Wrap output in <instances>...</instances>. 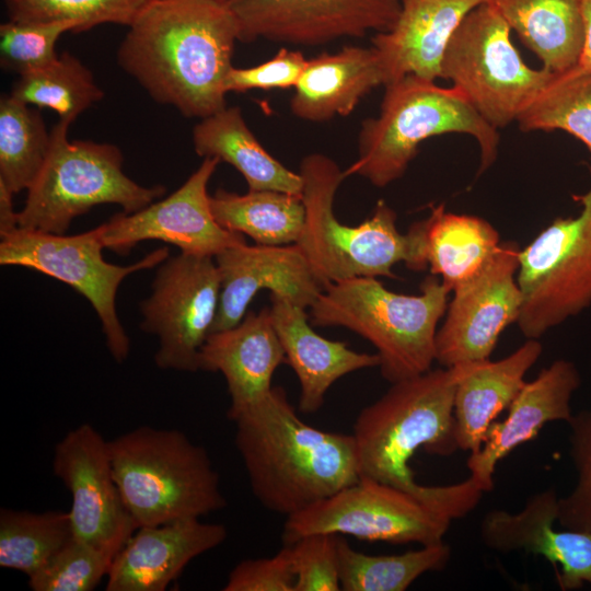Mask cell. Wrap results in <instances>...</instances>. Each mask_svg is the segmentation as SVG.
<instances>
[{"mask_svg": "<svg viewBox=\"0 0 591 591\" xmlns=\"http://www.w3.org/2000/svg\"><path fill=\"white\" fill-rule=\"evenodd\" d=\"M338 534L312 533L289 544L294 591H339Z\"/></svg>", "mask_w": 591, "mask_h": 591, "instance_id": "obj_40", "label": "cell"}, {"mask_svg": "<svg viewBox=\"0 0 591 591\" xmlns=\"http://www.w3.org/2000/svg\"><path fill=\"white\" fill-rule=\"evenodd\" d=\"M13 193L0 182V235L1 237L19 228L18 213L13 207Z\"/></svg>", "mask_w": 591, "mask_h": 591, "instance_id": "obj_43", "label": "cell"}, {"mask_svg": "<svg viewBox=\"0 0 591 591\" xmlns=\"http://www.w3.org/2000/svg\"><path fill=\"white\" fill-rule=\"evenodd\" d=\"M558 497L553 488L530 497L524 508L511 513L491 510L480 523V537L486 546L500 553L524 551L549 560L564 591L591 584V533L555 530Z\"/></svg>", "mask_w": 591, "mask_h": 591, "instance_id": "obj_19", "label": "cell"}, {"mask_svg": "<svg viewBox=\"0 0 591 591\" xmlns=\"http://www.w3.org/2000/svg\"><path fill=\"white\" fill-rule=\"evenodd\" d=\"M511 28L491 2L472 10L448 43L441 78L452 81L494 128L517 121L555 73L521 58Z\"/></svg>", "mask_w": 591, "mask_h": 591, "instance_id": "obj_9", "label": "cell"}, {"mask_svg": "<svg viewBox=\"0 0 591 591\" xmlns=\"http://www.w3.org/2000/svg\"><path fill=\"white\" fill-rule=\"evenodd\" d=\"M117 551L73 537L28 577L33 591H92L107 576Z\"/></svg>", "mask_w": 591, "mask_h": 591, "instance_id": "obj_37", "label": "cell"}, {"mask_svg": "<svg viewBox=\"0 0 591 591\" xmlns=\"http://www.w3.org/2000/svg\"><path fill=\"white\" fill-rule=\"evenodd\" d=\"M221 291L212 332L237 325L260 290L310 309L325 289L298 244L232 245L215 256Z\"/></svg>", "mask_w": 591, "mask_h": 591, "instance_id": "obj_18", "label": "cell"}, {"mask_svg": "<svg viewBox=\"0 0 591 591\" xmlns=\"http://www.w3.org/2000/svg\"><path fill=\"white\" fill-rule=\"evenodd\" d=\"M451 556L443 542L401 555L372 556L338 537V572L345 591H404L422 573L443 569Z\"/></svg>", "mask_w": 591, "mask_h": 591, "instance_id": "obj_31", "label": "cell"}, {"mask_svg": "<svg viewBox=\"0 0 591 591\" xmlns=\"http://www.w3.org/2000/svg\"><path fill=\"white\" fill-rule=\"evenodd\" d=\"M233 422L252 493L267 510L289 517L360 478L352 434L308 425L280 386Z\"/></svg>", "mask_w": 591, "mask_h": 591, "instance_id": "obj_3", "label": "cell"}, {"mask_svg": "<svg viewBox=\"0 0 591 591\" xmlns=\"http://www.w3.org/2000/svg\"><path fill=\"white\" fill-rule=\"evenodd\" d=\"M517 123L523 131L563 130L580 140L591 157V72L555 74Z\"/></svg>", "mask_w": 591, "mask_h": 591, "instance_id": "obj_35", "label": "cell"}, {"mask_svg": "<svg viewBox=\"0 0 591 591\" xmlns=\"http://www.w3.org/2000/svg\"><path fill=\"white\" fill-rule=\"evenodd\" d=\"M12 21H71L77 32L113 23L129 26L152 0H3Z\"/></svg>", "mask_w": 591, "mask_h": 591, "instance_id": "obj_36", "label": "cell"}, {"mask_svg": "<svg viewBox=\"0 0 591 591\" xmlns=\"http://www.w3.org/2000/svg\"><path fill=\"white\" fill-rule=\"evenodd\" d=\"M269 308L275 331L300 384L299 409L314 414L323 406L331 386L343 376L380 366L379 355L358 352L339 340L318 335L305 308L270 294Z\"/></svg>", "mask_w": 591, "mask_h": 591, "instance_id": "obj_24", "label": "cell"}, {"mask_svg": "<svg viewBox=\"0 0 591 591\" xmlns=\"http://www.w3.org/2000/svg\"><path fill=\"white\" fill-rule=\"evenodd\" d=\"M71 21L34 22L9 20L0 25V63L19 74L44 67L59 55L56 44L66 32H77Z\"/></svg>", "mask_w": 591, "mask_h": 591, "instance_id": "obj_38", "label": "cell"}, {"mask_svg": "<svg viewBox=\"0 0 591 591\" xmlns=\"http://www.w3.org/2000/svg\"><path fill=\"white\" fill-rule=\"evenodd\" d=\"M445 134H466L476 140L480 152L478 174L495 162L498 131L459 89L405 76L385 85L380 114L362 121L358 159L344 174L385 187L404 175L422 141Z\"/></svg>", "mask_w": 591, "mask_h": 591, "instance_id": "obj_6", "label": "cell"}, {"mask_svg": "<svg viewBox=\"0 0 591 591\" xmlns=\"http://www.w3.org/2000/svg\"><path fill=\"white\" fill-rule=\"evenodd\" d=\"M580 383L577 367L565 359L555 360L533 381L524 383L506 419L491 424L480 449L466 461L470 477L483 493L493 489V476L501 459L534 439L545 424L570 420L573 415L570 401Z\"/></svg>", "mask_w": 591, "mask_h": 591, "instance_id": "obj_21", "label": "cell"}, {"mask_svg": "<svg viewBox=\"0 0 591 591\" xmlns=\"http://www.w3.org/2000/svg\"><path fill=\"white\" fill-rule=\"evenodd\" d=\"M193 143L204 158H218L244 177L248 190H276L301 196L303 182L268 153L245 123L237 106L224 107L194 127Z\"/></svg>", "mask_w": 591, "mask_h": 591, "instance_id": "obj_27", "label": "cell"}, {"mask_svg": "<svg viewBox=\"0 0 591 591\" xmlns=\"http://www.w3.org/2000/svg\"><path fill=\"white\" fill-rule=\"evenodd\" d=\"M108 443L116 484L138 528L199 519L225 508L207 450L184 432L141 426Z\"/></svg>", "mask_w": 591, "mask_h": 591, "instance_id": "obj_7", "label": "cell"}, {"mask_svg": "<svg viewBox=\"0 0 591 591\" xmlns=\"http://www.w3.org/2000/svg\"><path fill=\"white\" fill-rule=\"evenodd\" d=\"M220 160L204 158L199 167L169 197L132 213L118 212L102 223L105 248L127 255L140 242L159 240L182 253L212 256L245 236L221 227L213 217L208 183Z\"/></svg>", "mask_w": 591, "mask_h": 591, "instance_id": "obj_15", "label": "cell"}, {"mask_svg": "<svg viewBox=\"0 0 591 591\" xmlns=\"http://www.w3.org/2000/svg\"><path fill=\"white\" fill-rule=\"evenodd\" d=\"M451 292L431 274L418 294L390 291L374 277H356L325 287L309 316L314 326L345 327L370 341L381 375L392 384L431 369Z\"/></svg>", "mask_w": 591, "mask_h": 591, "instance_id": "obj_5", "label": "cell"}, {"mask_svg": "<svg viewBox=\"0 0 591 591\" xmlns=\"http://www.w3.org/2000/svg\"><path fill=\"white\" fill-rule=\"evenodd\" d=\"M221 291L215 257L182 253L159 267L151 294L140 303L143 332L159 339L160 369L195 372L215 324Z\"/></svg>", "mask_w": 591, "mask_h": 591, "instance_id": "obj_13", "label": "cell"}, {"mask_svg": "<svg viewBox=\"0 0 591 591\" xmlns=\"http://www.w3.org/2000/svg\"><path fill=\"white\" fill-rule=\"evenodd\" d=\"M240 40L315 46L390 30L401 0H230Z\"/></svg>", "mask_w": 591, "mask_h": 591, "instance_id": "obj_17", "label": "cell"}, {"mask_svg": "<svg viewBox=\"0 0 591 591\" xmlns=\"http://www.w3.org/2000/svg\"><path fill=\"white\" fill-rule=\"evenodd\" d=\"M108 441L92 425H80L56 444L53 471L71 495L74 537L119 552L138 525L116 484Z\"/></svg>", "mask_w": 591, "mask_h": 591, "instance_id": "obj_16", "label": "cell"}, {"mask_svg": "<svg viewBox=\"0 0 591 591\" xmlns=\"http://www.w3.org/2000/svg\"><path fill=\"white\" fill-rule=\"evenodd\" d=\"M543 68L563 74L573 68L584 43L582 0H491Z\"/></svg>", "mask_w": 591, "mask_h": 591, "instance_id": "obj_28", "label": "cell"}, {"mask_svg": "<svg viewBox=\"0 0 591 591\" xmlns=\"http://www.w3.org/2000/svg\"><path fill=\"white\" fill-rule=\"evenodd\" d=\"M568 425L577 479L570 494L558 498L557 522L563 529L591 533V407L572 415Z\"/></svg>", "mask_w": 591, "mask_h": 591, "instance_id": "obj_39", "label": "cell"}, {"mask_svg": "<svg viewBox=\"0 0 591 591\" xmlns=\"http://www.w3.org/2000/svg\"><path fill=\"white\" fill-rule=\"evenodd\" d=\"M425 220V255L431 275L451 291L477 274L499 248V232L487 220L434 206Z\"/></svg>", "mask_w": 591, "mask_h": 591, "instance_id": "obj_29", "label": "cell"}, {"mask_svg": "<svg viewBox=\"0 0 591 591\" xmlns=\"http://www.w3.org/2000/svg\"><path fill=\"white\" fill-rule=\"evenodd\" d=\"M215 1H218V2H221V3H227L230 1V0H215Z\"/></svg>", "mask_w": 591, "mask_h": 591, "instance_id": "obj_45", "label": "cell"}, {"mask_svg": "<svg viewBox=\"0 0 591 591\" xmlns=\"http://www.w3.org/2000/svg\"><path fill=\"white\" fill-rule=\"evenodd\" d=\"M291 551L285 545L276 555L240 561L230 572L224 591H294Z\"/></svg>", "mask_w": 591, "mask_h": 591, "instance_id": "obj_42", "label": "cell"}, {"mask_svg": "<svg viewBox=\"0 0 591 591\" xmlns=\"http://www.w3.org/2000/svg\"><path fill=\"white\" fill-rule=\"evenodd\" d=\"M210 206L221 227L260 245L296 244L305 223L301 196L276 190L240 195L220 188L210 196Z\"/></svg>", "mask_w": 591, "mask_h": 591, "instance_id": "obj_30", "label": "cell"}, {"mask_svg": "<svg viewBox=\"0 0 591 591\" xmlns=\"http://www.w3.org/2000/svg\"><path fill=\"white\" fill-rule=\"evenodd\" d=\"M308 59L299 50L281 48L271 59L250 68L232 67L224 90L246 92L253 89L294 88L306 66Z\"/></svg>", "mask_w": 591, "mask_h": 591, "instance_id": "obj_41", "label": "cell"}, {"mask_svg": "<svg viewBox=\"0 0 591 591\" xmlns=\"http://www.w3.org/2000/svg\"><path fill=\"white\" fill-rule=\"evenodd\" d=\"M281 363L285 351L269 308L250 311L237 325L210 333L199 352V370L221 372L225 379L232 421L271 390Z\"/></svg>", "mask_w": 591, "mask_h": 591, "instance_id": "obj_22", "label": "cell"}, {"mask_svg": "<svg viewBox=\"0 0 591 591\" xmlns=\"http://www.w3.org/2000/svg\"><path fill=\"white\" fill-rule=\"evenodd\" d=\"M542 351L537 339H528L498 361H477L459 381L453 406L459 449L471 453L480 449L495 418L509 408Z\"/></svg>", "mask_w": 591, "mask_h": 591, "instance_id": "obj_26", "label": "cell"}, {"mask_svg": "<svg viewBox=\"0 0 591 591\" xmlns=\"http://www.w3.org/2000/svg\"><path fill=\"white\" fill-rule=\"evenodd\" d=\"M10 94L28 105L49 108L69 124L104 96L92 72L68 51L44 67L19 74Z\"/></svg>", "mask_w": 591, "mask_h": 591, "instance_id": "obj_32", "label": "cell"}, {"mask_svg": "<svg viewBox=\"0 0 591 591\" xmlns=\"http://www.w3.org/2000/svg\"><path fill=\"white\" fill-rule=\"evenodd\" d=\"M73 537L69 512L1 508L0 566L30 577Z\"/></svg>", "mask_w": 591, "mask_h": 591, "instance_id": "obj_34", "label": "cell"}, {"mask_svg": "<svg viewBox=\"0 0 591 591\" xmlns=\"http://www.w3.org/2000/svg\"><path fill=\"white\" fill-rule=\"evenodd\" d=\"M573 199L581 206L577 216L556 218L519 252L517 323L528 339L591 305V185Z\"/></svg>", "mask_w": 591, "mask_h": 591, "instance_id": "obj_11", "label": "cell"}, {"mask_svg": "<svg viewBox=\"0 0 591 591\" xmlns=\"http://www.w3.org/2000/svg\"><path fill=\"white\" fill-rule=\"evenodd\" d=\"M40 112L11 94L0 99V182L13 194L28 189L50 149Z\"/></svg>", "mask_w": 591, "mask_h": 591, "instance_id": "obj_33", "label": "cell"}, {"mask_svg": "<svg viewBox=\"0 0 591 591\" xmlns=\"http://www.w3.org/2000/svg\"><path fill=\"white\" fill-rule=\"evenodd\" d=\"M120 68L158 103L200 119L225 105L237 21L215 0H152L128 26Z\"/></svg>", "mask_w": 591, "mask_h": 591, "instance_id": "obj_1", "label": "cell"}, {"mask_svg": "<svg viewBox=\"0 0 591 591\" xmlns=\"http://www.w3.org/2000/svg\"><path fill=\"white\" fill-rule=\"evenodd\" d=\"M228 536L221 523L199 519L139 526L115 556L106 591H164L197 556Z\"/></svg>", "mask_w": 591, "mask_h": 591, "instance_id": "obj_20", "label": "cell"}, {"mask_svg": "<svg viewBox=\"0 0 591 591\" xmlns=\"http://www.w3.org/2000/svg\"><path fill=\"white\" fill-rule=\"evenodd\" d=\"M584 43L577 65L567 72H591V0H582Z\"/></svg>", "mask_w": 591, "mask_h": 591, "instance_id": "obj_44", "label": "cell"}, {"mask_svg": "<svg viewBox=\"0 0 591 591\" xmlns=\"http://www.w3.org/2000/svg\"><path fill=\"white\" fill-rule=\"evenodd\" d=\"M491 0H401L394 25L371 39L376 50L384 86L415 74L436 81L449 40L465 16Z\"/></svg>", "mask_w": 591, "mask_h": 591, "instance_id": "obj_23", "label": "cell"}, {"mask_svg": "<svg viewBox=\"0 0 591 591\" xmlns=\"http://www.w3.org/2000/svg\"><path fill=\"white\" fill-rule=\"evenodd\" d=\"M299 173L305 223L296 244L324 288L356 277L397 279L392 268L401 262L414 271L428 268L425 220L401 233L395 210L380 199L367 220L344 224L334 212L336 193L346 178L339 165L325 154L311 153L303 158Z\"/></svg>", "mask_w": 591, "mask_h": 591, "instance_id": "obj_4", "label": "cell"}, {"mask_svg": "<svg viewBox=\"0 0 591 591\" xmlns=\"http://www.w3.org/2000/svg\"><path fill=\"white\" fill-rule=\"evenodd\" d=\"M102 232V224L74 235L18 228L1 237L0 264L37 270L85 297L99 316L108 351L123 362L130 340L116 310L118 288L127 276L161 265L169 250L160 247L127 266L111 264L103 257Z\"/></svg>", "mask_w": 591, "mask_h": 591, "instance_id": "obj_10", "label": "cell"}, {"mask_svg": "<svg viewBox=\"0 0 591 591\" xmlns=\"http://www.w3.org/2000/svg\"><path fill=\"white\" fill-rule=\"evenodd\" d=\"M476 362L430 369L392 383L364 407L352 431L360 476L406 490L451 520L471 512L483 493L470 477L448 486H424L416 483L409 461L420 448L437 455H450L459 449L454 394L459 381Z\"/></svg>", "mask_w": 591, "mask_h": 591, "instance_id": "obj_2", "label": "cell"}, {"mask_svg": "<svg viewBox=\"0 0 591 591\" xmlns=\"http://www.w3.org/2000/svg\"><path fill=\"white\" fill-rule=\"evenodd\" d=\"M70 124L59 120L50 130L46 162L27 189L19 228L65 234L77 217L93 207L115 204L126 213L149 206L165 187H144L123 171V153L112 143L68 139Z\"/></svg>", "mask_w": 591, "mask_h": 591, "instance_id": "obj_8", "label": "cell"}, {"mask_svg": "<svg viewBox=\"0 0 591 591\" xmlns=\"http://www.w3.org/2000/svg\"><path fill=\"white\" fill-rule=\"evenodd\" d=\"M384 83L382 66L372 46H345L337 53L308 59L294 86L290 108L294 116L308 121L347 116L366 94Z\"/></svg>", "mask_w": 591, "mask_h": 591, "instance_id": "obj_25", "label": "cell"}, {"mask_svg": "<svg viewBox=\"0 0 591 591\" xmlns=\"http://www.w3.org/2000/svg\"><path fill=\"white\" fill-rule=\"evenodd\" d=\"M451 519L417 496L372 478H360L287 517L286 545L312 533L350 535L391 544L443 542Z\"/></svg>", "mask_w": 591, "mask_h": 591, "instance_id": "obj_12", "label": "cell"}, {"mask_svg": "<svg viewBox=\"0 0 591 591\" xmlns=\"http://www.w3.org/2000/svg\"><path fill=\"white\" fill-rule=\"evenodd\" d=\"M520 250L514 241H501L485 266L452 290L436 335V361L441 366L487 360L505 328L518 322Z\"/></svg>", "mask_w": 591, "mask_h": 591, "instance_id": "obj_14", "label": "cell"}]
</instances>
